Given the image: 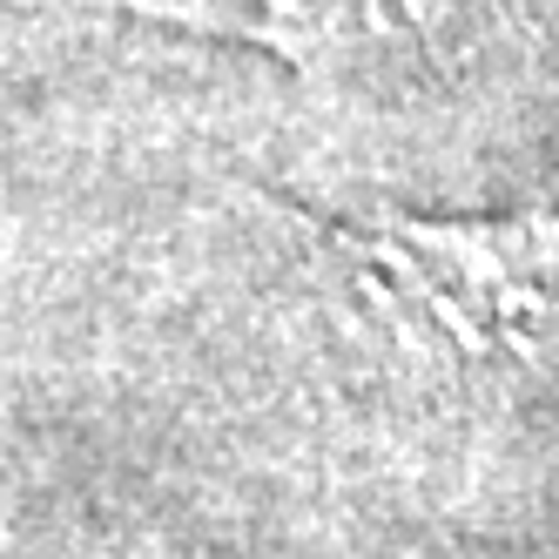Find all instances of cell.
<instances>
[{
  "label": "cell",
  "instance_id": "1",
  "mask_svg": "<svg viewBox=\"0 0 559 559\" xmlns=\"http://www.w3.org/2000/svg\"><path fill=\"white\" fill-rule=\"evenodd\" d=\"M465 357L546 365L559 350V216L512 223H384L344 236Z\"/></svg>",
  "mask_w": 559,
  "mask_h": 559
}]
</instances>
